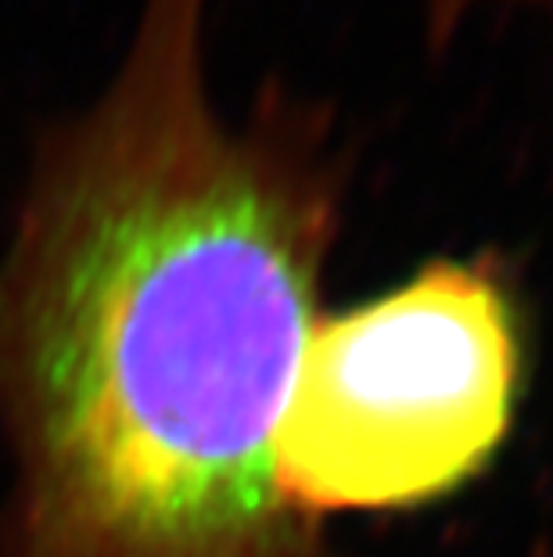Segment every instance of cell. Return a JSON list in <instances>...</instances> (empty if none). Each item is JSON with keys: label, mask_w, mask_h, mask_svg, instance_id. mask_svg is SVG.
I'll return each instance as SVG.
<instances>
[{"label": "cell", "mask_w": 553, "mask_h": 557, "mask_svg": "<svg viewBox=\"0 0 553 557\" xmlns=\"http://www.w3.org/2000/svg\"><path fill=\"white\" fill-rule=\"evenodd\" d=\"M521 320L486 263L435 259L399 288L321 313L274 432L291 507L403 511L475 479L521 388Z\"/></svg>", "instance_id": "obj_2"}, {"label": "cell", "mask_w": 553, "mask_h": 557, "mask_svg": "<svg viewBox=\"0 0 553 557\" xmlns=\"http://www.w3.org/2000/svg\"><path fill=\"white\" fill-rule=\"evenodd\" d=\"M435 4L445 8V11H450V15H456V11H464V8L470 4V0H435ZM539 4H546V8L553 11V0H539Z\"/></svg>", "instance_id": "obj_3"}, {"label": "cell", "mask_w": 553, "mask_h": 557, "mask_svg": "<svg viewBox=\"0 0 553 557\" xmlns=\"http://www.w3.org/2000/svg\"><path fill=\"white\" fill-rule=\"evenodd\" d=\"M205 8L144 0L33 156L0 248V557H338L274 432L341 173L302 112H219Z\"/></svg>", "instance_id": "obj_1"}]
</instances>
